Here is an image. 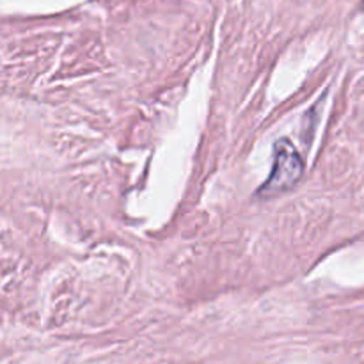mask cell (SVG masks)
<instances>
[{
  "label": "cell",
  "mask_w": 364,
  "mask_h": 364,
  "mask_svg": "<svg viewBox=\"0 0 364 364\" xmlns=\"http://www.w3.org/2000/svg\"><path fill=\"white\" fill-rule=\"evenodd\" d=\"M302 173V160L299 153L291 148L288 141H283L277 144L276 153V164H274L272 176H270L269 183L262 188L263 196H272L276 192L284 191V188L291 187L295 181L299 180Z\"/></svg>",
  "instance_id": "cell-1"
}]
</instances>
